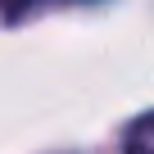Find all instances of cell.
Returning a JSON list of instances; mask_svg holds the SVG:
<instances>
[{
  "label": "cell",
  "mask_w": 154,
  "mask_h": 154,
  "mask_svg": "<svg viewBox=\"0 0 154 154\" xmlns=\"http://www.w3.org/2000/svg\"><path fill=\"white\" fill-rule=\"evenodd\" d=\"M127 154H154V113L136 118L127 131Z\"/></svg>",
  "instance_id": "cell-1"
}]
</instances>
